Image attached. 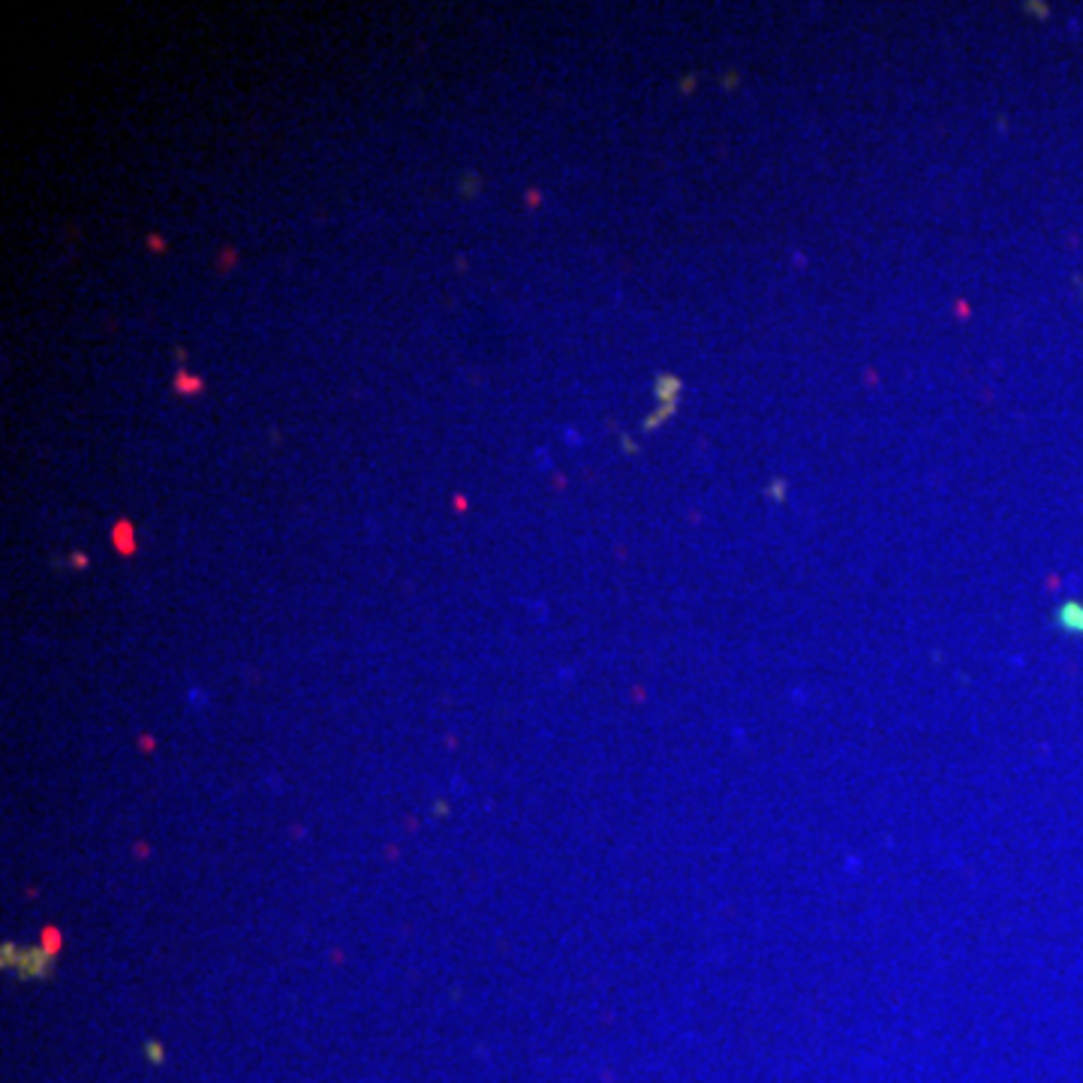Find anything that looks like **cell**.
Instances as JSON below:
<instances>
[{"label":"cell","mask_w":1083,"mask_h":1083,"mask_svg":"<svg viewBox=\"0 0 1083 1083\" xmlns=\"http://www.w3.org/2000/svg\"><path fill=\"white\" fill-rule=\"evenodd\" d=\"M1059 626H1066L1069 633H1074V636H1083V605H1078V602H1069V605H1062L1059 609Z\"/></svg>","instance_id":"1"}]
</instances>
